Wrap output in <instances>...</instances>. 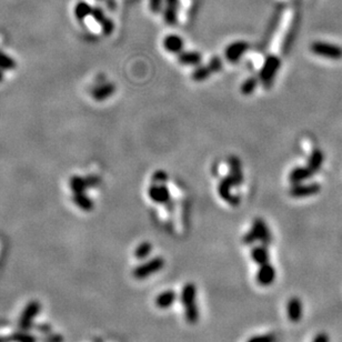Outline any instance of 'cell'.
Wrapping results in <instances>:
<instances>
[{
	"mask_svg": "<svg viewBox=\"0 0 342 342\" xmlns=\"http://www.w3.org/2000/svg\"><path fill=\"white\" fill-rule=\"evenodd\" d=\"M180 302L185 311L187 323L196 324L199 321V308L197 305V287L194 282L186 283L180 294Z\"/></svg>",
	"mask_w": 342,
	"mask_h": 342,
	"instance_id": "1",
	"label": "cell"
},
{
	"mask_svg": "<svg viewBox=\"0 0 342 342\" xmlns=\"http://www.w3.org/2000/svg\"><path fill=\"white\" fill-rule=\"evenodd\" d=\"M280 66H281V60L278 56L270 55L264 60L260 74H259V80L261 81L264 88H270L272 86Z\"/></svg>",
	"mask_w": 342,
	"mask_h": 342,
	"instance_id": "2",
	"label": "cell"
},
{
	"mask_svg": "<svg viewBox=\"0 0 342 342\" xmlns=\"http://www.w3.org/2000/svg\"><path fill=\"white\" fill-rule=\"evenodd\" d=\"M164 264H165V261L163 258L154 257L134 268L132 271V276L137 280H146L150 276H152V274H155L159 271H161L164 267Z\"/></svg>",
	"mask_w": 342,
	"mask_h": 342,
	"instance_id": "3",
	"label": "cell"
},
{
	"mask_svg": "<svg viewBox=\"0 0 342 342\" xmlns=\"http://www.w3.org/2000/svg\"><path fill=\"white\" fill-rule=\"evenodd\" d=\"M310 48L314 55L323 57V58L334 60L342 58V48L336 45L323 43V41H315V43L311 44Z\"/></svg>",
	"mask_w": 342,
	"mask_h": 342,
	"instance_id": "4",
	"label": "cell"
},
{
	"mask_svg": "<svg viewBox=\"0 0 342 342\" xmlns=\"http://www.w3.org/2000/svg\"><path fill=\"white\" fill-rule=\"evenodd\" d=\"M251 232V235L255 238V240L258 242H260L261 245L264 246H269L271 245L272 242V236H271V232L269 230V228L267 226L264 220L260 219V218H257L255 219V221L252 222V227L251 229L249 230Z\"/></svg>",
	"mask_w": 342,
	"mask_h": 342,
	"instance_id": "5",
	"label": "cell"
},
{
	"mask_svg": "<svg viewBox=\"0 0 342 342\" xmlns=\"http://www.w3.org/2000/svg\"><path fill=\"white\" fill-rule=\"evenodd\" d=\"M233 186H235V183H233L232 178L230 176H227V177L222 178L219 183V186H218V193H219L222 199L229 202L232 207H237L240 204V198L238 196L231 194V188Z\"/></svg>",
	"mask_w": 342,
	"mask_h": 342,
	"instance_id": "6",
	"label": "cell"
},
{
	"mask_svg": "<svg viewBox=\"0 0 342 342\" xmlns=\"http://www.w3.org/2000/svg\"><path fill=\"white\" fill-rule=\"evenodd\" d=\"M277 277L276 269L270 262L261 264L259 266L258 271L256 274V280L259 286L261 287H269L274 282Z\"/></svg>",
	"mask_w": 342,
	"mask_h": 342,
	"instance_id": "7",
	"label": "cell"
},
{
	"mask_svg": "<svg viewBox=\"0 0 342 342\" xmlns=\"http://www.w3.org/2000/svg\"><path fill=\"white\" fill-rule=\"evenodd\" d=\"M40 303L38 301H31L27 304V307L25 308L24 312L20 317L19 320V328L23 331H27L33 325V321L36 315L39 313L40 311Z\"/></svg>",
	"mask_w": 342,
	"mask_h": 342,
	"instance_id": "8",
	"label": "cell"
},
{
	"mask_svg": "<svg viewBox=\"0 0 342 342\" xmlns=\"http://www.w3.org/2000/svg\"><path fill=\"white\" fill-rule=\"evenodd\" d=\"M150 199L157 204L167 205L170 202V191L164 184H152L148 190Z\"/></svg>",
	"mask_w": 342,
	"mask_h": 342,
	"instance_id": "9",
	"label": "cell"
},
{
	"mask_svg": "<svg viewBox=\"0 0 342 342\" xmlns=\"http://www.w3.org/2000/svg\"><path fill=\"white\" fill-rule=\"evenodd\" d=\"M320 191V185L318 184H298L292 185L289 190V194L293 198H305L313 195H317Z\"/></svg>",
	"mask_w": 342,
	"mask_h": 342,
	"instance_id": "10",
	"label": "cell"
},
{
	"mask_svg": "<svg viewBox=\"0 0 342 342\" xmlns=\"http://www.w3.org/2000/svg\"><path fill=\"white\" fill-rule=\"evenodd\" d=\"M249 49V44L246 41H236V43H232L227 47V49L225 50V55L228 61L233 62L236 64L237 61H239L243 54Z\"/></svg>",
	"mask_w": 342,
	"mask_h": 342,
	"instance_id": "11",
	"label": "cell"
},
{
	"mask_svg": "<svg viewBox=\"0 0 342 342\" xmlns=\"http://www.w3.org/2000/svg\"><path fill=\"white\" fill-rule=\"evenodd\" d=\"M303 305L302 301L298 297H292L287 302V315L289 320L293 323H298L302 318Z\"/></svg>",
	"mask_w": 342,
	"mask_h": 342,
	"instance_id": "12",
	"label": "cell"
},
{
	"mask_svg": "<svg viewBox=\"0 0 342 342\" xmlns=\"http://www.w3.org/2000/svg\"><path fill=\"white\" fill-rule=\"evenodd\" d=\"M116 92V86L112 82L98 85L91 91V96L96 101H105Z\"/></svg>",
	"mask_w": 342,
	"mask_h": 342,
	"instance_id": "13",
	"label": "cell"
},
{
	"mask_svg": "<svg viewBox=\"0 0 342 342\" xmlns=\"http://www.w3.org/2000/svg\"><path fill=\"white\" fill-rule=\"evenodd\" d=\"M176 300H177V292L175 290H165L155 297L154 303L159 309H168L173 307Z\"/></svg>",
	"mask_w": 342,
	"mask_h": 342,
	"instance_id": "14",
	"label": "cell"
},
{
	"mask_svg": "<svg viewBox=\"0 0 342 342\" xmlns=\"http://www.w3.org/2000/svg\"><path fill=\"white\" fill-rule=\"evenodd\" d=\"M228 163H229V169L230 174L229 176L232 178L235 186H240L243 181V175L241 170V162L238 157L232 155L229 159H228Z\"/></svg>",
	"mask_w": 342,
	"mask_h": 342,
	"instance_id": "15",
	"label": "cell"
},
{
	"mask_svg": "<svg viewBox=\"0 0 342 342\" xmlns=\"http://www.w3.org/2000/svg\"><path fill=\"white\" fill-rule=\"evenodd\" d=\"M163 47L171 54H180L184 49V40L178 35H168L163 39Z\"/></svg>",
	"mask_w": 342,
	"mask_h": 342,
	"instance_id": "16",
	"label": "cell"
},
{
	"mask_svg": "<svg viewBox=\"0 0 342 342\" xmlns=\"http://www.w3.org/2000/svg\"><path fill=\"white\" fill-rule=\"evenodd\" d=\"M202 61V56L197 51H181L178 54V62L184 66H199Z\"/></svg>",
	"mask_w": 342,
	"mask_h": 342,
	"instance_id": "17",
	"label": "cell"
},
{
	"mask_svg": "<svg viewBox=\"0 0 342 342\" xmlns=\"http://www.w3.org/2000/svg\"><path fill=\"white\" fill-rule=\"evenodd\" d=\"M250 256L253 262H256L258 266H261V264L270 262V255H269L267 246H264V245L253 247L251 249Z\"/></svg>",
	"mask_w": 342,
	"mask_h": 342,
	"instance_id": "18",
	"label": "cell"
},
{
	"mask_svg": "<svg viewBox=\"0 0 342 342\" xmlns=\"http://www.w3.org/2000/svg\"><path fill=\"white\" fill-rule=\"evenodd\" d=\"M313 175L308 167H297L294 168L289 175V180L292 185L301 184L302 181L309 179Z\"/></svg>",
	"mask_w": 342,
	"mask_h": 342,
	"instance_id": "19",
	"label": "cell"
},
{
	"mask_svg": "<svg viewBox=\"0 0 342 342\" xmlns=\"http://www.w3.org/2000/svg\"><path fill=\"white\" fill-rule=\"evenodd\" d=\"M69 187L72 194L86 193V190L90 188L88 178L81 177V176H72L69 180Z\"/></svg>",
	"mask_w": 342,
	"mask_h": 342,
	"instance_id": "20",
	"label": "cell"
},
{
	"mask_svg": "<svg viewBox=\"0 0 342 342\" xmlns=\"http://www.w3.org/2000/svg\"><path fill=\"white\" fill-rule=\"evenodd\" d=\"M72 202L82 211H91L93 209V201L86 195V193L72 194Z\"/></svg>",
	"mask_w": 342,
	"mask_h": 342,
	"instance_id": "21",
	"label": "cell"
},
{
	"mask_svg": "<svg viewBox=\"0 0 342 342\" xmlns=\"http://www.w3.org/2000/svg\"><path fill=\"white\" fill-rule=\"evenodd\" d=\"M178 0H167V8L164 10V20L168 25L177 23Z\"/></svg>",
	"mask_w": 342,
	"mask_h": 342,
	"instance_id": "22",
	"label": "cell"
},
{
	"mask_svg": "<svg viewBox=\"0 0 342 342\" xmlns=\"http://www.w3.org/2000/svg\"><path fill=\"white\" fill-rule=\"evenodd\" d=\"M322 162H323V153L321 152L320 150L315 149V150H313V152L311 153V155H310L307 167L311 171H312L313 174H315L320 169Z\"/></svg>",
	"mask_w": 342,
	"mask_h": 342,
	"instance_id": "23",
	"label": "cell"
},
{
	"mask_svg": "<svg viewBox=\"0 0 342 342\" xmlns=\"http://www.w3.org/2000/svg\"><path fill=\"white\" fill-rule=\"evenodd\" d=\"M92 9L93 8L90 6L89 4H87L85 2L78 3L75 7L76 18L79 20V22H82V20H85L88 17V16H91Z\"/></svg>",
	"mask_w": 342,
	"mask_h": 342,
	"instance_id": "24",
	"label": "cell"
},
{
	"mask_svg": "<svg viewBox=\"0 0 342 342\" xmlns=\"http://www.w3.org/2000/svg\"><path fill=\"white\" fill-rule=\"evenodd\" d=\"M259 81L260 80H259L258 77H249L248 79L242 82V85L240 87V91L242 95L245 96L251 95V93L256 90Z\"/></svg>",
	"mask_w": 342,
	"mask_h": 342,
	"instance_id": "25",
	"label": "cell"
},
{
	"mask_svg": "<svg viewBox=\"0 0 342 342\" xmlns=\"http://www.w3.org/2000/svg\"><path fill=\"white\" fill-rule=\"evenodd\" d=\"M151 251H152L151 243L148 241H144L142 243H140V245L136 248V250H134V257L139 259V260H143V259L149 257Z\"/></svg>",
	"mask_w": 342,
	"mask_h": 342,
	"instance_id": "26",
	"label": "cell"
},
{
	"mask_svg": "<svg viewBox=\"0 0 342 342\" xmlns=\"http://www.w3.org/2000/svg\"><path fill=\"white\" fill-rule=\"evenodd\" d=\"M211 74H212V72H211V70L209 68V66H200L199 65L194 70L193 75H191V78H193L195 81L201 82V81L206 80L207 78H209Z\"/></svg>",
	"mask_w": 342,
	"mask_h": 342,
	"instance_id": "27",
	"label": "cell"
},
{
	"mask_svg": "<svg viewBox=\"0 0 342 342\" xmlns=\"http://www.w3.org/2000/svg\"><path fill=\"white\" fill-rule=\"evenodd\" d=\"M16 67H17V64L13 57L0 50V69L4 71L14 70Z\"/></svg>",
	"mask_w": 342,
	"mask_h": 342,
	"instance_id": "28",
	"label": "cell"
},
{
	"mask_svg": "<svg viewBox=\"0 0 342 342\" xmlns=\"http://www.w3.org/2000/svg\"><path fill=\"white\" fill-rule=\"evenodd\" d=\"M278 336L274 333H263L251 336L247 342H277Z\"/></svg>",
	"mask_w": 342,
	"mask_h": 342,
	"instance_id": "29",
	"label": "cell"
},
{
	"mask_svg": "<svg viewBox=\"0 0 342 342\" xmlns=\"http://www.w3.org/2000/svg\"><path fill=\"white\" fill-rule=\"evenodd\" d=\"M9 339L13 342H36V338L34 335H30L26 332H17L9 336Z\"/></svg>",
	"mask_w": 342,
	"mask_h": 342,
	"instance_id": "30",
	"label": "cell"
},
{
	"mask_svg": "<svg viewBox=\"0 0 342 342\" xmlns=\"http://www.w3.org/2000/svg\"><path fill=\"white\" fill-rule=\"evenodd\" d=\"M168 181V174L163 170L154 171L152 175V183L153 184H165Z\"/></svg>",
	"mask_w": 342,
	"mask_h": 342,
	"instance_id": "31",
	"label": "cell"
},
{
	"mask_svg": "<svg viewBox=\"0 0 342 342\" xmlns=\"http://www.w3.org/2000/svg\"><path fill=\"white\" fill-rule=\"evenodd\" d=\"M208 66L212 74H215V72H219L222 69V60L220 57H212Z\"/></svg>",
	"mask_w": 342,
	"mask_h": 342,
	"instance_id": "32",
	"label": "cell"
},
{
	"mask_svg": "<svg viewBox=\"0 0 342 342\" xmlns=\"http://www.w3.org/2000/svg\"><path fill=\"white\" fill-rule=\"evenodd\" d=\"M91 16L93 17V19H95L96 22H97L98 24H100V25L107 19L105 13H103L102 10H101L100 8H98V7H95V8L92 9V14H91Z\"/></svg>",
	"mask_w": 342,
	"mask_h": 342,
	"instance_id": "33",
	"label": "cell"
},
{
	"mask_svg": "<svg viewBox=\"0 0 342 342\" xmlns=\"http://www.w3.org/2000/svg\"><path fill=\"white\" fill-rule=\"evenodd\" d=\"M101 28H102V33L105 34L106 36H109V35H111L113 33V29H115V25H113L112 20L107 18L105 22L101 24Z\"/></svg>",
	"mask_w": 342,
	"mask_h": 342,
	"instance_id": "34",
	"label": "cell"
},
{
	"mask_svg": "<svg viewBox=\"0 0 342 342\" xmlns=\"http://www.w3.org/2000/svg\"><path fill=\"white\" fill-rule=\"evenodd\" d=\"M64 339L59 334H50L48 336H46L45 339H43V342H62Z\"/></svg>",
	"mask_w": 342,
	"mask_h": 342,
	"instance_id": "35",
	"label": "cell"
},
{
	"mask_svg": "<svg viewBox=\"0 0 342 342\" xmlns=\"http://www.w3.org/2000/svg\"><path fill=\"white\" fill-rule=\"evenodd\" d=\"M312 342H329V335L324 332L319 333L314 336Z\"/></svg>",
	"mask_w": 342,
	"mask_h": 342,
	"instance_id": "36",
	"label": "cell"
},
{
	"mask_svg": "<svg viewBox=\"0 0 342 342\" xmlns=\"http://www.w3.org/2000/svg\"><path fill=\"white\" fill-rule=\"evenodd\" d=\"M150 5H151L152 12L153 13H158L159 10H160V8H161L162 2H161V0H151V3H150Z\"/></svg>",
	"mask_w": 342,
	"mask_h": 342,
	"instance_id": "37",
	"label": "cell"
},
{
	"mask_svg": "<svg viewBox=\"0 0 342 342\" xmlns=\"http://www.w3.org/2000/svg\"><path fill=\"white\" fill-rule=\"evenodd\" d=\"M38 329H39L40 332H43V333H48L49 331H50V325H48V324H40V325L38 326Z\"/></svg>",
	"mask_w": 342,
	"mask_h": 342,
	"instance_id": "38",
	"label": "cell"
},
{
	"mask_svg": "<svg viewBox=\"0 0 342 342\" xmlns=\"http://www.w3.org/2000/svg\"><path fill=\"white\" fill-rule=\"evenodd\" d=\"M4 78H5V75H4V70L0 69V82H2L4 80Z\"/></svg>",
	"mask_w": 342,
	"mask_h": 342,
	"instance_id": "39",
	"label": "cell"
},
{
	"mask_svg": "<svg viewBox=\"0 0 342 342\" xmlns=\"http://www.w3.org/2000/svg\"><path fill=\"white\" fill-rule=\"evenodd\" d=\"M0 342H10V339L9 338H2V336H0Z\"/></svg>",
	"mask_w": 342,
	"mask_h": 342,
	"instance_id": "40",
	"label": "cell"
}]
</instances>
